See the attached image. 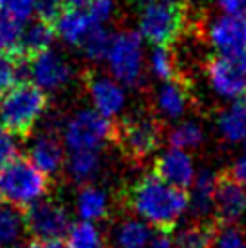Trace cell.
<instances>
[{"label": "cell", "mask_w": 246, "mask_h": 248, "mask_svg": "<svg viewBox=\"0 0 246 248\" xmlns=\"http://www.w3.org/2000/svg\"><path fill=\"white\" fill-rule=\"evenodd\" d=\"M125 201L130 212L165 234L176 230L183 212L188 208L186 190L170 186L154 172L130 185Z\"/></svg>", "instance_id": "obj_1"}, {"label": "cell", "mask_w": 246, "mask_h": 248, "mask_svg": "<svg viewBox=\"0 0 246 248\" xmlns=\"http://www.w3.org/2000/svg\"><path fill=\"white\" fill-rule=\"evenodd\" d=\"M47 109V94L31 82H18L0 98V125L16 138H28Z\"/></svg>", "instance_id": "obj_2"}, {"label": "cell", "mask_w": 246, "mask_h": 248, "mask_svg": "<svg viewBox=\"0 0 246 248\" xmlns=\"http://www.w3.org/2000/svg\"><path fill=\"white\" fill-rule=\"evenodd\" d=\"M163 140V124L156 114L134 112L114 124L112 143L123 152V156L143 161L157 151Z\"/></svg>", "instance_id": "obj_3"}, {"label": "cell", "mask_w": 246, "mask_h": 248, "mask_svg": "<svg viewBox=\"0 0 246 248\" xmlns=\"http://www.w3.org/2000/svg\"><path fill=\"white\" fill-rule=\"evenodd\" d=\"M2 200L18 210H28L49 190V178L28 158H16L0 172Z\"/></svg>", "instance_id": "obj_4"}, {"label": "cell", "mask_w": 246, "mask_h": 248, "mask_svg": "<svg viewBox=\"0 0 246 248\" xmlns=\"http://www.w3.org/2000/svg\"><path fill=\"white\" fill-rule=\"evenodd\" d=\"M186 28V7L183 4H151L139 18V33L156 47H170Z\"/></svg>", "instance_id": "obj_5"}, {"label": "cell", "mask_w": 246, "mask_h": 248, "mask_svg": "<svg viewBox=\"0 0 246 248\" xmlns=\"http://www.w3.org/2000/svg\"><path fill=\"white\" fill-rule=\"evenodd\" d=\"M114 124L96 110H78L63 131V141L71 152H98L107 141H112Z\"/></svg>", "instance_id": "obj_6"}, {"label": "cell", "mask_w": 246, "mask_h": 248, "mask_svg": "<svg viewBox=\"0 0 246 248\" xmlns=\"http://www.w3.org/2000/svg\"><path fill=\"white\" fill-rule=\"evenodd\" d=\"M107 63L116 82L136 87L143 78V47L141 36L134 31H122L112 35L107 53Z\"/></svg>", "instance_id": "obj_7"}, {"label": "cell", "mask_w": 246, "mask_h": 248, "mask_svg": "<svg viewBox=\"0 0 246 248\" xmlns=\"http://www.w3.org/2000/svg\"><path fill=\"white\" fill-rule=\"evenodd\" d=\"M24 227L33 235L34 241H58L67 235L69 223L67 210L56 201H38L24 212Z\"/></svg>", "instance_id": "obj_8"}, {"label": "cell", "mask_w": 246, "mask_h": 248, "mask_svg": "<svg viewBox=\"0 0 246 248\" xmlns=\"http://www.w3.org/2000/svg\"><path fill=\"white\" fill-rule=\"evenodd\" d=\"M212 89L223 98L246 96V56H212L205 65Z\"/></svg>", "instance_id": "obj_9"}, {"label": "cell", "mask_w": 246, "mask_h": 248, "mask_svg": "<svg viewBox=\"0 0 246 248\" xmlns=\"http://www.w3.org/2000/svg\"><path fill=\"white\" fill-rule=\"evenodd\" d=\"M28 76L31 78V83H34L44 93L56 91L71 82L73 67L60 53L49 49L42 55L28 58Z\"/></svg>", "instance_id": "obj_10"}, {"label": "cell", "mask_w": 246, "mask_h": 248, "mask_svg": "<svg viewBox=\"0 0 246 248\" xmlns=\"http://www.w3.org/2000/svg\"><path fill=\"white\" fill-rule=\"evenodd\" d=\"M246 212V190L235 181L230 170L215 174L214 216L221 227L233 225Z\"/></svg>", "instance_id": "obj_11"}, {"label": "cell", "mask_w": 246, "mask_h": 248, "mask_svg": "<svg viewBox=\"0 0 246 248\" xmlns=\"http://www.w3.org/2000/svg\"><path fill=\"white\" fill-rule=\"evenodd\" d=\"M208 42L219 56H246V15H223L208 28Z\"/></svg>", "instance_id": "obj_12"}, {"label": "cell", "mask_w": 246, "mask_h": 248, "mask_svg": "<svg viewBox=\"0 0 246 248\" xmlns=\"http://www.w3.org/2000/svg\"><path fill=\"white\" fill-rule=\"evenodd\" d=\"M85 85L91 100L94 104V110L103 118H112L125 105V91L116 80L100 75L96 71H89L85 75Z\"/></svg>", "instance_id": "obj_13"}, {"label": "cell", "mask_w": 246, "mask_h": 248, "mask_svg": "<svg viewBox=\"0 0 246 248\" xmlns=\"http://www.w3.org/2000/svg\"><path fill=\"white\" fill-rule=\"evenodd\" d=\"M154 174L159 179H163L165 183L176 186V188H181V190L192 188L194 179H196L194 163H192L188 152L172 149V147L169 151L161 152L156 158Z\"/></svg>", "instance_id": "obj_14"}, {"label": "cell", "mask_w": 246, "mask_h": 248, "mask_svg": "<svg viewBox=\"0 0 246 248\" xmlns=\"http://www.w3.org/2000/svg\"><path fill=\"white\" fill-rule=\"evenodd\" d=\"M29 161L46 176H55L63 167V145L56 134H42L29 149Z\"/></svg>", "instance_id": "obj_15"}, {"label": "cell", "mask_w": 246, "mask_h": 248, "mask_svg": "<svg viewBox=\"0 0 246 248\" xmlns=\"http://www.w3.org/2000/svg\"><path fill=\"white\" fill-rule=\"evenodd\" d=\"M190 87L183 76L170 80V82H165L156 98L159 114L169 120H178L183 116L186 109L190 107Z\"/></svg>", "instance_id": "obj_16"}, {"label": "cell", "mask_w": 246, "mask_h": 248, "mask_svg": "<svg viewBox=\"0 0 246 248\" xmlns=\"http://www.w3.org/2000/svg\"><path fill=\"white\" fill-rule=\"evenodd\" d=\"M100 24H96V20L89 15L87 9H65L62 16L56 22V35L63 38L69 46H76L80 47L82 42L87 38L92 29H96Z\"/></svg>", "instance_id": "obj_17"}, {"label": "cell", "mask_w": 246, "mask_h": 248, "mask_svg": "<svg viewBox=\"0 0 246 248\" xmlns=\"http://www.w3.org/2000/svg\"><path fill=\"white\" fill-rule=\"evenodd\" d=\"M219 225L215 219H194L181 227L174 235L176 248H214Z\"/></svg>", "instance_id": "obj_18"}, {"label": "cell", "mask_w": 246, "mask_h": 248, "mask_svg": "<svg viewBox=\"0 0 246 248\" xmlns=\"http://www.w3.org/2000/svg\"><path fill=\"white\" fill-rule=\"evenodd\" d=\"M152 237L149 225L136 217H123L112 227V248H147Z\"/></svg>", "instance_id": "obj_19"}, {"label": "cell", "mask_w": 246, "mask_h": 248, "mask_svg": "<svg viewBox=\"0 0 246 248\" xmlns=\"http://www.w3.org/2000/svg\"><path fill=\"white\" fill-rule=\"evenodd\" d=\"M214 194H215V174L203 170L194 179L192 192L188 196V207L196 219H206L214 212Z\"/></svg>", "instance_id": "obj_20"}, {"label": "cell", "mask_w": 246, "mask_h": 248, "mask_svg": "<svg viewBox=\"0 0 246 248\" xmlns=\"http://www.w3.org/2000/svg\"><path fill=\"white\" fill-rule=\"evenodd\" d=\"M56 36V28L53 24L36 20L26 31H22L20 40V55L26 58H33L49 51L51 44Z\"/></svg>", "instance_id": "obj_21"}, {"label": "cell", "mask_w": 246, "mask_h": 248, "mask_svg": "<svg viewBox=\"0 0 246 248\" xmlns=\"http://www.w3.org/2000/svg\"><path fill=\"white\" fill-rule=\"evenodd\" d=\"M219 131L232 143L246 140V104L243 98L219 116Z\"/></svg>", "instance_id": "obj_22"}, {"label": "cell", "mask_w": 246, "mask_h": 248, "mask_svg": "<svg viewBox=\"0 0 246 248\" xmlns=\"http://www.w3.org/2000/svg\"><path fill=\"white\" fill-rule=\"evenodd\" d=\"M76 208L82 221L92 223V221H100L107 216L109 210V200L103 190L94 188V186H85L76 201Z\"/></svg>", "instance_id": "obj_23"}, {"label": "cell", "mask_w": 246, "mask_h": 248, "mask_svg": "<svg viewBox=\"0 0 246 248\" xmlns=\"http://www.w3.org/2000/svg\"><path fill=\"white\" fill-rule=\"evenodd\" d=\"M100 170V156L98 152H71L67 158V172L78 183H87Z\"/></svg>", "instance_id": "obj_24"}, {"label": "cell", "mask_w": 246, "mask_h": 248, "mask_svg": "<svg viewBox=\"0 0 246 248\" xmlns=\"http://www.w3.org/2000/svg\"><path fill=\"white\" fill-rule=\"evenodd\" d=\"M24 214L9 203L0 201V247L13 245L24 230Z\"/></svg>", "instance_id": "obj_25"}, {"label": "cell", "mask_w": 246, "mask_h": 248, "mask_svg": "<svg viewBox=\"0 0 246 248\" xmlns=\"http://www.w3.org/2000/svg\"><path fill=\"white\" fill-rule=\"evenodd\" d=\"M28 75V58L18 55H0V98Z\"/></svg>", "instance_id": "obj_26"}, {"label": "cell", "mask_w": 246, "mask_h": 248, "mask_svg": "<svg viewBox=\"0 0 246 248\" xmlns=\"http://www.w3.org/2000/svg\"><path fill=\"white\" fill-rule=\"evenodd\" d=\"M67 248H105L98 228L92 223L80 221L71 225L67 232Z\"/></svg>", "instance_id": "obj_27"}, {"label": "cell", "mask_w": 246, "mask_h": 248, "mask_svg": "<svg viewBox=\"0 0 246 248\" xmlns=\"http://www.w3.org/2000/svg\"><path fill=\"white\" fill-rule=\"evenodd\" d=\"M169 141H170L172 149H179V151L196 149L203 141V131L198 124L184 122V124H179L172 129L169 134Z\"/></svg>", "instance_id": "obj_28"}, {"label": "cell", "mask_w": 246, "mask_h": 248, "mask_svg": "<svg viewBox=\"0 0 246 248\" xmlns=\"http://www.w3.org/2000/svg\"><path fill=\"white\" fill-rule=\"evenodd\" d=\"M151 69L152 73L165 82L181 78L176 67V58L172 55L170 47H154L151 53Z\"/></svg>", "instance_id": "obj_29"}, {"label": "cell", "mask_w": 246, "mask_h": 248, "mask_svg": "<svg viewBox=\"0 0 246 248\" xmlns=\"http://www.w3.org/2000/svg\"><path fill=\"white\" fill-rule=\"evenodd\" d=\"M22 24L0 15V55H18L22 40Z\"/></svg>", "instance_id": "obj_30"}, {"label": "cell", "mask_w": 246, "mask_h": 248, "mask_svg": "<svg viewBox=\"0 0 246 248\" xmlns=\"http://www.w3.org/2000/svg\"><path fill=\"white\" fill-rule=\"evenodd\" d=\"M110 40H112V35H109L102 26H98L82 42L80 49L85 53V56H89L91 60H102V58H107Z\"/></svg>", "instance_id": "obj_31"}, {"label": "cell", "mask_w": 246, "mask_h": 248, "mask_svg": "<svg viewBox=\"0 0 246 248\" xmlns=\"http://www.w3.org/2000/svg\"><path fill=\"white\" fill-rule=\"evenodd\" d=\"M34 13V0H0V15L11 20L26 22Z\"/></svg>", "instance_id": "obj_32"}, {"label": "cell", "mask_w": 246, "mask_h": 248, "mask_svg": "<svg viewBox=\"0 0 246 248\" xmlns=\"http://www.w3.org/2000/svg\"><path fill=\"white\" fill-rule=\"evenodd\" d=\"M63 11H65L63 0H34V13L38 15V20L42 22L56 26Z\"/></svg>", "instance_id": "obj_33"}, {"label": "cell", "mask_w": 246, "mask_h": 248, "mask_svg": "<svg viewBox=\"0 0 246 248\" xmlns=\"http://www.w3.org/2000/svg\"><path fill=\"white\" fill-rule=\"evenodd\" d=\"M214 248H246V239L243 232L233 225L219 227L217 239H215Z\"/></svg>", "instance_id": "obj_34"}, {"label": "cell", "mask_w": 246, "mask_h": 248, "mask_svg": "<svg viewBox=\"0 0 246 248\" xmlns=\"http://www.w3.org/2000/svg\"><path fill=\"white\" fill-rule=\"evenodd\" d=\"M16 151L15 136L0 125V170L16 159Z\"/></svg>", "instance_id": "obj_35"}, {"label": "cell", "mask_w": 246, "mask_h": 248, "mask_svg": "<svg viewBox=\"0 0 246 248\" xmlns=\"http://www.w3.org/2000/svg\"><path fill=\"white\" fill-rule=\"evenodd\" d=\"M89 15L96 20V24L102 26L103 22H107L112 16L114 11V2L112 0H94L89 7H87Z\"/></svg>", "instance_id": "obj_36"}, {"label": "cell", "mask_w": 246, "mask_h": 248, "mask_svg": "<svg viewBox=\"0 0 246 248\" xmlns=\"http://www.w3.org/2000/svg\"><path fill=\"white\" fill-rule=\"evenodd\" d=\"M226 15H246V0H215Z\"/></svg>", "instance_id": "obj_37"}, {"label": "cell", "mask_w": 246, "mask_h": 248, "mask_svg": "<svg viewBox=\"0 0 246 248\" xmlns=\"http://www.w3.org/2000/svg\"><path fill=\"white\" fill-rule=\"evenodd\" d=\"M230 174H232L233 178H235V181L246 190V154L241 156V158L235 161V165L232 167Z\"/></svg>", "instance_id": "obj_38"}, {"label": "cell", "mask_w": 246, "mask_h": 248, "mask_svg": "<svg viewBox=\"0 0 246 248\" xmlns=\"http://www.w3.org/2000/svg\"><path fill=\"white\" fill-rule=\"evenodd\" d=\"M174 247V239L170 237V234H165V232H157L156 235H152L149 247L147 248H172Z\"/></svg>", "instance_id": "obj_39"}, {"label": "cell", "mask_w": 246, "mask_h": 248, "mask_svg": "<svg viewBox=\"0 0 246 248\" xmlns=\"http://www.w3.org/2000/svg\"><path fill=\"white\" fill-rule=\"evenodd\" d=\"M92 2H94V0H63V6H65V9L80 11V9H87Z\"/></svg>", "instance_id": "obj_40"}, {"label": "cell", "mask_w": 246, "mask_h": 248, "mask_svg": "<svg viewBox=\"0 0 246 248\" xmlns=\"http://www.w3.org/2000/svg\"><path fill=\"white\" fill-rule=\"evenodd\" d=\"M42 248H67V243H63L62 239H58V241H46L42 243Z\"/></svg>", "instance_id": "obj_41"}, {"label": "cell", "mask_w": 246, "mask_h": 248, "mask_svg": "<svg viewBox=\"0 0 246 248\" xmlns=\"http://www.w3.org/2000/svg\"><path fill=\"white\" fill-rule=\"evenodd\" d=\"M15 248H42V243L40 241H28V243H22V245H18V247Z\"/></svg>", "instance_id": "obj_42"}, {"label": "cell", "mask_w": 246, "mask_h": 248, "mask_svg": "<svg viewBox=\"0 0 246 248\" xmlns=\"http://www.w3.org/2000/svg\"><path fill=\"white\" fill-rule=\"evenodd\" d=\"M132 2H136V4H139V6H151V4H154V0H132Z\"/></svg>", "instance_id": "obj_43"}, {"label": "cell", "mask_w": 246, "mask_h": 248, "mask_svg": "<svg viewBox=\"0 0 246 248\" xmlns=\"http://www.w3.org/2000/svg\"><path fill=\"white\" fill-rule=\"evenodd\" d=\"M167 4H179V0H163Z\"/></svg>", "instance_id": "obj_44"}, {"label": "cell", "mask_w": 246, "mask_h": 248, "mask_svg": "<svg viewBox=\"0 0 246 248\" xmlns=\"http://www.w3.org/2000/svg\"><path fill=\"white\" fill-rule=\"evenodd\" d=\"M0 201H2V186H0Z\"/></svg>", "instance_id": "obj_45"}]
</instances>
